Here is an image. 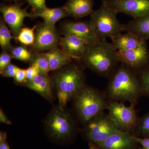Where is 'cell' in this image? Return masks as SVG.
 Listing matches in <instances>:
<instances>
[{"label":"cell","instance_id":"obj_39","mask_svg":"<svg viewBox=\"0 0 149 149\" xmlns=\"http://www.w3.org/2000/svg\"><path fill=\"white\" fill-rule=\"evenodd\" d=\"M143 149H144L143 148Z\"/></svg>","mask_w":149,"mask_h":149},{"label":"cell","instance_id":"obj_23","mask_svg":"<svg viewBox=\"0 0 149 149\" xmlns=\"http://www.w3.org/2000/svg\"><path fill=\"white\" fill-rule=\"evenodd\" d=\"M29 63L30 66L37 67L40 74H48L51 71L49 63L44 53L34 52L33 58Z\"/></svg>","mask_w":149,"mask_h":149},{"label":"cell","instance_id":"obj_37","mask_svg":"<svg viewBox=\"0 0 149 149\" xmlns=\"http://www.w3.org/2000/svg\"><path fill=\"white\" fill-rule=\"evenodd\" d=\"M6 2L11 3L13 2L14 3H23V1L25 0H3Z\"/></svg>","mask_w":149,"mask_h":149},{"label":"cell","instance_id":"obj_16","mask_svg":"<svg viewBox=\"0 0 149 149\" xmlns=\"http://www.w3.org/2000/svg\"><path fill=\"white\" fill-rule=\"evenodd\" d=\"M137 143L131 133L119 130L97 146L100 149H133Z\"/></svg>","mask_w":149,"mask_h":149},{"label":"cell","instance_id":"obj_30","mask_svg":"<svg viewBox=\"0 0 149 149\" xmlns=\"http://www.w3.org/2000/svg\"><path fill=\"white\" fill-rule=\"evenodd\" d=\"M25 1L32 7L33 13L47 7L46 0H25Z\"/></svg>","mask_w":149,"mask_h":149},{"label":"cell","instance_id":"obj_10","mask_svg":"<svg viewBox=\"0 0 149 149\" xmlns=\"http://www.w3.org/2000/svg\"><path fill=\"white\" fill-rule=\"evenodd\" d=\"M60 33L55 25L45 22L37 24L35 30V40L31 46L34 52H42L57 47L60 40Z\"/></svg>","mask_w":149,"mask_h":149},{"label":"cell","instance_id":"obj_18","mask_svg":"<svg viewBox=\"0 0 149 149\" xmlns=\"http://www.w3.org/2000/svg\"><path fill=\"white\" fill-rule=\"evenodd\" d=\"M112 44L117 51H126L135 49L146 42L131 32L121 33L111 37Z\"/></svg>","mask_w":149,"mask_h":149},{"label":"cell","instance_id":"obj_5","mask_svg":"<svg viewBox=\"0 0 149 149\" xmlns=\"http://www.w3.org/2000/svg\"><path fill=\"white\" fill-rule=\"evenodd\" d=\"M44 127L51 137L58 141L70 139L76 131L77 123L65 107L52 108L44 121Z\"/></svg>","mask_w":149,"mask_h":149},{"label":"cell","instance_id":"obj_15","mask_svg":"<svg viewBox=\"0 0 149 149\" xmlns=\"http://www.w3.org/2000/svg\"><path fill=\"white\" fill-rule=\"evenodd\" d=\"M59 45L73 60L78 62L84 56L88 45L80 37L68 35L61 37Z\"/></svg>","mask_w":149,"mask_h":149},{"label":"cell","instance_id":"obj_7","mask_svg":"<svg viewBox=\"0 0 149 149\" xmlns=\"http://www.w3.org/2000/svg\"><path fill=\"white\" fill-rule=\"evenodd\" d=\"M84 127L83 131L86 138L96 146L119 131L108 113L104 112L93 118Z\"/></svg>","mask_w":149,"mask_h":149},{"label":"cell","instance_id":"obj_33","mask_svg":"<svg viewBox=\"0 0 149 149\" xmlns=\"http://www.w3.org/2000/svg\"><path fill=\"white\" fill-rule=\"evenodd\" d=\"M133 139L135 141L141 144L144 149H149V138H139L137 136H133Z\"/></svg>","mask_w":149,"mask_h":149},{"label":"cell","instance_id":"obj_11","mask_svg":"<svg viewBox=\"0 0 149 149\" xmlns=\"http://www.w3.org/2000/svg\"><path fill=\"white\" fill-rule=\"evenodd\" d=\"M59 31L64 36L72 35L80 37L88 45H95L101 41L96 35L89 21H63L60 24Z\"/></svg>","mask_w":149,"mask_h":149},{"label":"cell","instance_id":"obj_24","mask_svg":"<svg viewBox=\"0 0 149 149\" xmlns=\"http://www.w3.org/2000/svg\"><path fill=\"white\" fill-rule=\"evenodd\" d=\"M10 52L13 58L26 63L31 61L34 53L29 51L24 45L13 47Z\"/></svg>","mask_w":149,"mask_h":149},{"label":"cell","instance_id":"obj_28","mask_svg":"<svg viewBox=\"0 0 149 149\" xmlns=\"http://www.w3.org/2000/svg\"><path fill=\"white\" fill-rule=\"evenodd\" d=\"M13 58L10 52L2 51L0 55V72L11 63V61Z\"/></svg>","mask_w":149,"mask_h":149},{"label":"cell","instance_id":"obj_9","mask_svg":"<svg viewBox=\"0 0 149 149\" xmlns=\"http://www.w3.org/2000/svg\"><path fill=\"white\" fill-rule=\"evenodd\" d=\"M24 2L8 4L1 3L0 12L6 23L9 27L12 34L17 37L20 29L24 25V20L26 17L31 19L37 18L34 13H29L27 8H22Z\"/></svg>","mask_w":149,"mask_h":149},{"label":"cell","instance_id":"obj_26","mask_svg":"<svg viewBox=\"0 0 149 149\" xmlns=\"http://www.w3.org/2000/svg\"><path fill=\"white\" fill-rule=\"evenodd\" d=\"M142 89L143 96L149 98V64L137 74Z\"/></svg>","mask_w":149,"mask_h":149},{"label":"cell","instance_id":"obj_6","mask_svg":"<svg viewBox=\"0 0 149 149\" xmlns=\"http://www.w3.org/2000/svg\"><path fill=\"white\" fill-rule=\"evenodd\" d=\"M117 13L106 4L102 2L100 7L94 10L89 22L100 40L114 37L124 31V24L118 20Z\"/></svg>","mask_w":149,"mask_h":149},{"label":"cell","instance_id":"obj_14","mask_svg":"<svg viewBox=\"0 0 149 149\" xmlns=\"http://www.w3.org/2000/svg\"><path fill=\"white\" fill-rule=\"evenodd\" d=\"M20 85L35 91L50 102L54 101L53 84L48 74H37L32 80H27Z\"/></svg>","mask_w":149,"mask_h":149},{"label":"cell","instance_id":"obj_34","mask_svg":"<svg viewBox=\"0 0 149 149\" xmlns=\"http://www.w3.org/2000/svg\"><path fill=\"white\" fill-rule=\"evenodd\" d=\"M0 122L8 125H11L12 122L6 116L1 109L0 110Z\"/></svg>","mask_w":149,"mask_h":149},{"label":"cell","instance_id":"obj_2","mask_svg":"<svg viewBox=\"0 0 149 149\" xmlns=\"http://www.w3.org/2000/svg\"><path fill=\"white\" fill-rule=\"evenodd\" d=\"M85 69L80 63L73 60L70 64L52 71L49 76L59 105L65 107L86 85Z\"/></svg>","mask_w":149,"mask_h":149},{"label":"cell","instance_id":"obj_19","mask_svg":"<svg viewBox=\"0 0 149 149\" xmlns=\"http://www.w3.org/2000/svg\"><path fill=\"white\" fill-rule=\"evenodd\" d=\"M124 31L131 32L145 42L149 40V15L134 18L124 24Z\"/></svg>","mask_w":149,"mask_h":149},{"label":"cell","instance_id":"obj_22","mask_svg":"<svg viewBox=\"0 0 149 149\" xmlns=\"http://www.w3.org/2000/svg\"><path fill=\"white\" fill-rule=\"evenodd\" d=\"M10 29L4 20L3 17L0 19V45L3 51L10 52L13 46L10 43L12 39L15 37L12 35Z\"/></svg>","mask_w":149,"mask_h":149},{"label":"cell","instance_id":"obj_17","mask_svg":"<svg viewBox=\"0 0 149 149\" xmlns=\"http://www.w3.org/2000/svg\"><path fill=\"white\" fill-rule=\"evenodd\" d=\"M93 0H68L63 6L76 20L91 15L94 11Z\"/></svg>","mask_w":149,"mask_h":149},{"label":"cell","instance_id":"obj_25","mask_svg":"<svg viewBox=\"0 0 149 149\" xmlns=\"http://www.w3.org/2000/svg\"><path fill=\"white\" fill-rule=\"evenodd\" d=\"M36 26L37 24L32 28L22 27L15 40L24 45H32L35 40V30Z\"/></svg>","mask_w":149,"mask_h":149},{"label":"cell","instance_id":"obj_13","mask_svg":"<svg viewBox=\"0 0 149 149\" xmlns=\"http://www.w3.org/2000/svg\"><path fill=\"white\" fill-rule=\"evenodd\" d=\"M116 12L134 18L149 15V0H102Z\"/></svg>","mask_w":149,"mask_h":149},{"label":"cell","instance_id":"obj_20","mask_svg":"<svg viewBox=\"0 0 149 149\" xmlns=\"http://www.w3.org/2000/svg\"><path fill=\"white\" fill-rule=\"evenodd\" d=\"M44 54L49 63L51 71L70 64L73 61L68 54L57 47L53 48Z\"/></svg>","mask_w":149,"mask_h":149},{"label":"cell","instance_id":"obj_36","mask_svg":"<svg viewBox=\"0 0 149 149\" xmlns=\"http://www.w3.org/2000/svg\"><path fill=\"white\" fill-rule=\"evenodd\" d=\"M0 149H10L7 141L0 143Z\"/></svg>","mask_w":149,"mask_h":149},{"label":"cell","instance_id":"obj_27","mask_svg":"<svg viewBox=\"0 0 149 149\" xmlns=\"http://www.w3.org/2000/svg\"><path fill=\"white\" fill-rule=\"evenodd\" d=\"M136 132L143 138H149V112L140 118Z\"/></svg>","mask_w":149,"mask_h":149},{"label":"cell","instance_id":"obj_3","mask_svg":"<svg viewBox=\"0 0 149 149\" xmlns=\"http://www.w3.org/2000/svg\"><path fill=\"white\" fill-rule=\"evenodd\" d=\"M117 50L106 39L93 45H88L84 56L78 62L99 76L109 79L119 66Z\"/></svg>","mask_w":149,"mask_h":149},{"label":"cell","instance_id":"obj_4","mask_svg":"<svg viewBox=\"0 0 149 149\" xmlns=\"http://www.w3.org/2000/svg\"><path fill=\"white\" fill-rule=\"evenodd\" d=\"M77 118L83 125L107 109L108 100L104 92L85 85L72 99Z\"/></svg>","mask_w":149,"mask_h":149},{"label":"cell","instance_id":"obj_29","mask_svg":"<svg viewBox=\"0 0 149 149\" xmlns=\"http://www.w3.org/2000/svg\"><path fill=\"white\" fill-rule=\"evenodd\" d=\"M19 68L12 63H10L8 66L0 72L1 76L5 77H14Z\"/></svg>","mask_w":149,"mask_h":149},{"label":"cell","instance_id":"obj_38","mask_svg":"<svg viewBox=\"0 0 149 149\" xmlns=\"http://www.w3.org/2000/svg\"><path fill=\"white\" fill-rule=\"evenodd\" d=\"M89 149H100L96 145L92 142H89Z\"/></svg>","mask_w":149,"mask_h":149},{"label":"cell","instance_id":"obj_35","mask_svg":"<svg viewBox=\"0 0 149 149\" xmlns=\"http://www.w3.org/2000/svg\"><path fill=\"white\" fill-rule=\"evenodd\" d=\"M7 134L6 132L1 131L0 132V143L6 141Z\"/></svg>","mask_w":149,"mask_h":149},{"label":"cell","instance_id":"obj_31","mask_svg":"<svg viewBox=\"0 0 149 149\" xmlns=\"http://www.w3.org/2000/svg\"><path fill=\"white\" fill-rule=\"evenodd\" d=\"M15 83L21 85L27 80L26 77V70L19 68L15 76L14 77Z\"/></svg>","mask_w":149,"mask_h":149},{"label":"cell","instance_id":"obj_12","mask_svg":"<svg viewBox=\"0 0 149 149\" xmlns=\"http://www.w3.org/2000/svg\"><path fill=\"white\" fill-rule=\"evenodd\" d=\"M116 55L120 63H125L137 74L149 64V52L146 42L133 49L117 51Z\"/></svg>","mask_w":149,"mask_h":149},{"label":"cell","instance_id":"obj_1","mask_svg":"<svg viewBox=\"0 0 149 149\" xmlns=\"http://www.w3.org/2000/svg\"><path fill=\"white\" fill-rule=\"evenodd\" d=\"M104 92L108 101H128L135 105L143 96L137 74L122 63L109 79Z\"/></svg>","mask_w":149,"mask_h":149},{"label":"cell","instance_id":"obj_21","mask_svg":"<svg viewBox=\"0 0 149 149\" xmlns=\"http://www.w3.org/2000/svg\"><path fill=\"white\" fill-rule=\"evenodd\" d=\"M37 17H41L44 22L51 25H55L57 22L62 19L71 17V15L63 7L50 8L47 7L34 13Z\"/></svg>","mask_w":149,"mask_h":149},{"label":"cell","instance_id":"obj_32","mask_svg":"<svg viewBox=\"0 0 149 149\" xmlns=\"http://www.w3.org/2000/svg\"><path fill=\"white\" fill-rule=\"evenodd\" d=\"M40 74V71L37 67L31 65L26 70L27 80H32L35 76Z\"/></svg>","mask_w":149,"mask_h":149},{"label":"cell","instance_id":"obj_8","mask_svg":"<svg viewBox=\"0 0 149 149\" xmlns=\"http://www.w3.org/2000/svg\"><path fill=\"white\" fill-rule=\"evenodd\" d=\"M135 106L131 104L126 107L122 102L108 101V113L120 131L131 133L136 131L140 118Z\"/></svg>","mask_w":149,"mask_h":149}]
</instances>
